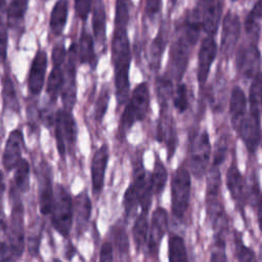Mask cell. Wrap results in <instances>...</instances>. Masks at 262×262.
<instances>
[{
	"mask_svg": "<svg viewBox=\"0 0 262 262\" xmlns=\"http://www.w3.org/2000/svg\"><path fill=\"white\" fill-rule=\"evenodd\" d=\"M112 63L114 66L116 98L118 106H123L129 98V70L131 48L127 34V26L114 25L111 43Z\"/></svg>",
	"mask_w": 262,
	"mask_h": 262,
	"instance_id": "cell-1",
	"label": "cell"
},
{
	"mask_svg": "<svg viewBox=\"0 0 262 262\" xmlns=\"http://www.w3.org/2000/svg\"><path fill=\"white\" fill-rule=\"evenodd\" d=\"M149 89L145 82L138 84L127 100V104L119 122V134L121 138L126 136L129 129L136 123L143 121L149 111Z\"/></svg>",
	"mask_w": 262,
	"mask_h": 262,
	"instance_id": "cell-2",
	"label": "cell"
},
{
	"mask_svg": "<svg viewBox=\"0 0 262 262\" xmlns=\"http://www.w3.org/2000/svg\"><path fill=\"white\" fill-rule=\"evenodd\" d=\"M9 200H12L10 220L7 225V238L10 260H17L25 250V228H24V205L18 196V190L11 185Z\"/></svg>",
	"mask_w": 262,
	"mask_h": 262,
	"instance_id": "cell-3",
	"label": "cell"
},
{
	"mask_svg": "<svg viewBox=\"0 0 262 262\" xmlns=\"http://www.w3.org/2000/svg\"><path fill=\"white\" fill-rule=\"evenodd\" d=\"M50 215L53 228L63 237H69L74 219V203L71 193L59 183L54 189V201Z\"/></svg>",
	"mask_w": 262,
	"mask_h": 262,
	"instance_id": "cell-4",
	"label": "cell"
},
{
	"mask_svg": "<svg viewBox=\"0 0 262 262\" xmlns=\"http://www.w3.org/2000/svg\"><path fill=\"white\" fill-rule=\"evenodd\" d=\"M54 138L57 152L64 159L67 150L75 148L78 136V127L72 111L59 108L54 116Z\"/></svg>",
	"mask_w": 262,
	"mask_h": 262,
	"instance_id": "cell-5",
	"label": "cell"
},
{
	"mask_svg": "<svg viewBox=\"0 0 262 262\" xmlns=\"http://www.w3.org/2000/svg\"><path fill=\"white\" fill-rule=\"evenodd\" d=\"M190 175L184 167H179L171 180V210L174 217L181 219L185 215L190 196Z\"/></svg>",
	"mask_w": 262,
	"mask_h": 262,
	"instance_id": "cell-6",
	"label": "cell"
},
{
	"mask_svg": "<svg viewBox=\"0 0 262 262\" xmlns=\"http://www.w3.org/2000/svg\"><path fill=\"white\" fill-rule=\"evenodd\" d=\"M77 62L78 50L77 44L72 43L67 54L64 66V83L60 93L63 108L72 111L77 101Z\"/></svg>",
	"mask_w": 262,
	"mask_h": 262,
	"instance_id": "cell-7",
	"label": "cell"
},
{
	"mask_svg": "<svg viewBox=\"0 0 262 262\" xmlns=\"http://www.w3.org/2000/svg\"><path fill=\"white\" fill-rule=\"evenodd\" d=\"M223 4L221 0H195L192 9L201 20L203 31L208 36L214 37L218 31Z\"/></svg>",
	"mask_w": 262,
	"mask_h": 262,
	"instance_id": "cell-8",
	"label": "cell"
},
{
	"mask_svg": "<svg viewBox=\"0 0 262 262\" xmlns=\"http://www.w3.org/2000/svg\"><path fill=\"white\" fill-rule=\"evenodd\" d=\"M38 194H39V208L42 215H50L53 201H54V189L52 185V174L51 169L46 163L42 161L38 169Z\"/></svg>",
	"mask_w": 262,
	"mask_h": 262,
	"instance_id": "cell-9",
	"label": "cell"
},
{
	"mask_svg": "<svg viewBox=\"0 0 262 262\" xmlns=\"http://www.w3.org/2000/svg\"><path fill=\"white\" fill-rule=\"evenodd\" d=\"M168 229V213L162 208L158 207L151 216L150 226L147 236V254L150 257H156L159 252L162 238Z\"/></svg>",
	"mask_w": 262,
	"mask_h": 262,
	"instance_id": "cell-10",
	"label": "cell"
},
{
	"mask_svg": "<svg viewBox=\"0 0 262 262\" xmlns=\"http://www.w3.org/2000/svg\"><path fill=\"white\" fill-rule=\"evenodd\" d=\"M211 155L209 134L205 130L194 140L190 150V169L195 177H202Z\"/></svg>",
	"mask_w": 262,
	"mask_h": 262,
	"instance_id": "cell-11",
	"label": "cell"
},
{
	"mask_svg": "<svg viewBox=\"0 0 262 262\" xmlns=\"http://www.w3.org/2000/svg\"><path fill=\"white\" fill-rule=\"evenodd\" d=\"M192 44L189 42L187 37L180 30L178 37L173 42L170 49V64L172 75L180 80L186 70V66L188 62L189 48Z\"/></svg>",
	"mask_w": 262,
	"mask_h": 262,
	"instance_id": "cell-12",
	"label": "cell"
},
{
	"mask_svg": "<svg viewBox=\"0 0 262 262\" xmlns=\"http://www.w3.org/2000/svg\"><path fill=\"white\" fill-rule=\"evenodd\" d=\"M241 34V21L236 13L227 11L222 19L221 33V53L225 57H229L233 52Z\"/></svg>",
	"mask_w": 262,
	"mask_h": 262,
	"instance_id": "cell-13",
	"label": "cell"
},
{
	"mask_svg": "<svg viewBox=\"0 0 262 262\" xmlns=\"http://www.w3.org/2000/svg\"><path fill=\"white\" fill-rule=\"evenodd\" d=\"M47 63L48 57L46 51L43 49H39L31 62L27 81L28 89L33 95H39L44 87Z\"/></svg>",
	"mask_w": 262,
	"mask_h": 262,
	"instance_id": "cell-14",
	"label": "cell"
},
{
	"mask_svg": "<svg viewBox=\"0 0 262 262\" xmlns=\"http://www.w3.org/2000/svg\"><path fill=\"white\" fill-rule=\"evenodd\" d=\"M25 146V139L23 130L16 128L12 130L5 142L3 156H2V165L6 171H11L15 169L21 158L23 148Z\"/></svg>",
	"mask_w": 262,
	"mask_h": 262,
	"instance_id": "cell-15",
	"label": "cell"
},
{
	"mask_svg": "<svg viewBox=\"0 0 262 262\" xmlns=\"http://www.w3.org/2000/svg\"><path fill=\"white\" fill-rule=\"evenodd\" d=\"M110 159V150L104 143L98 147L91 160V186L94 195H99L104 184V175Z\"/></svg>",
	"mask_w": 262,
	"mask_h": 262,
	"instance_id": "cell-16",
	"label": "cell"
},
{
	"mask_svg": "<svg viewBox=\"0 0 262 262\" xmlns=\"http://www.w3.org/2000/svg\"><path fill=\"white\" fill-rule=\"evenodd\" d=\"M261 62L260 51L257 43L251 42L247 46H243L236 55V66L238 71L247 78L254 77L259 72Z\"/></svg>",
	"mask_w": 262,
	"mask_h": 262,
	"instance_id": "cell-17",
	"label": "cell"
},
{
	"mask_svg": "<svg viewBox=\"0 0 262 262\" xmlns=\"http://www.w3.org/2000/svg\"><path fill=\"white\" fill-rule=\"evenodd\" d=\"M217 55V44L214 37H205L201 43L199 53H198V80L201 84L207 81L212 62L215 60Z\"/></svg>",
	"mask_w": 262,
	"mask_h": 262,
	"instance_id": "cell-18",
	"label": "cell"
},
{
	"mask_svg": "<svg viewBox=\"0 0 262 262\" xmlns=\"http://www.w3.org/2000/svg\"><path fill=\"white\" fill-rule=\"evenodd\" d=\"M260 121V114L250 112L249 115L245 117L239 130L237 131L250 152H254L256 150L261 139Z\"/></svg>",
	"mask_w": 262,
	"mask_h": 262,
	"instance_id": "cell-19",
	"label": "cell"
},
{
	"mask_svg": "<svg viewBox=\"0 0 262 262\" xmlns=\"http://www.w3.org/2000/svg\"><path fill=\"white\" fill-rule=\"evenodd\" d=\"M156 138L159 142H165L168 150V159L170 160L176 147V132L173 124V119L166 112H161V118L157 126Z\"/></svg>",
	"mask_w": 262,
	"mask_h": 262,
	"instance_id": "cell-20",
	"label": "cell"
},
{
	"mask_svg": "<svg viewBox=\"0 0 262 262\" xmlns=\"http://www.w3.org/2000/svg\"><path fill=\"white\" fill-rule=\"evenodd\" d=\"M247 110V99L244 91L241 87H233L230 98H229V114L230 120L233 128L236 132L239 130V127L246 117Z\"/></svg>",
	"mask_w": 262,
	"mask_h": 262,
	"instance_id": "cell-21",
	"label": "cell"
},
{
	"mask_svg": "<svg viewBox=\"0 0 262 262\" xmlns=\"http://www.w3.org/2000/svg\"><path fill=\"white\" fill-rule=\"evenodd\" d=\"M78 61L81 64L90 66L91 70L96 69L97 57L94 51V38L83 28L77 44Z\"/></svg>",
	"mask_w": 262,
	"mask_h": 262,
	"instance_id": "cell-22",
	"label": "cell"
},
{
	"mask_svg": "<svg viewBox=\"0 0 262 262\" xmlns=\"http://www.w3.org/2000/svg\"><path fill=\"white\" fill-rule=\"evenodd\" d=\"M92 211L91 201L86 190H83L76 196L74 214L76 213L77 221V234L81 235L87 227V223L90 219Z\"/></svg>",
	"mask_w": 262,
	"mask_h": 262,
	"instance_id": "cell-23",
	"label": "cell"
},
{
	"mask_svg": "<svg viewBox=\"0 0 262 262\" xmlns=\"http://www.w3.org/2000/svg\"><path fill=\"white\" fill-rule=\"evenodd\" d=\"M93 37L97 44L103 46L106 40V13L103 0H96L92 14Z\"/></svg>",
	"mask_w": 262,
	"mask_h": 262,
	"instance_id": "cell-24",
	"label": "cell"
},
{
	"mask_svg": "<svg viewBox=\"0 0 262 262\" xmlns=\"http://www.w3.org/2000/svg\"><path fill=\"white\" fill-rule=\"evenodd\" d=\"M262 0H257L245 18V31L252 42L257 43L261 32Z\"/></svg>",
	"mask_w": 262,
	"mask_h": 262,
	"instance_id": "cell-25",
	"label": "cell"
},
{
	"mask_svg": "<svg viewBox=\"0 0 262 262\" xmlns=\"http://www.w3.org/2000/svg\"><path fill=\"white\" fill-rule=\"evenodd\" d=\"M69 13L67 0H57L52 7L49 19V27L54 36H60L64 30Z\"/></svg>",
	"mask_w": 262,
	"mask_h": 262,
	"instance_id": "cell-26",
	"label": "cell"
},
{
	"mask_svg": "<svg viewBox=\"0 0 262 262\" xmlns=\"http://www.w3.org/2000/svg\"><path fill=\"white\" fill-rule=\"evenodd\" d=\"M64 83L63 64H53L46 82V93L51 102H55L60 96Z\"/></svg>",
	"mask_w": 262,
	"mask_h": 262,
	"instance_id": "cell-27",
	"label": "cell"
},
{
	"mask_svg": "<svg viewBox=\"0 0 262 262\" xmlns=\"http://www.w3.org/2000/svg\"><path fill=\"white\" fill-rule=\"evenodd\" d=\"M226 185L236 204H242L245 199L246 184L238 169L232 165L226 173Z\"/></svg>",
	"mask_w": 262,
	"mask_h": 262,
	"instance_id": "cell-28",
	"label": "cell"
},
{
	"mask_svg": "<svg viewBox=\"0 0 262 262\" xmlns=\"http://www.w3.org/2000/svg\"><path fill=\"white\" fill-rule=\"evenodd\" d=\"M167 44V29L162 26L151 42L149 48V67L150 69L157 71L161 66V60L163 53L165 51Z\"/></svg>",
	"mask_w": 262,
	"mask_h": 262,
	"instance_id": "cell-29",
	"label": "cell"
},
{
	"mask_svg": "<svg viewBox=\"0 0 262 262\" xmlns=\"http://www.w3.org/2000/svg\"><path fill=\"white\" fill-rule=\"evenodd\" d=\"M148 212L141 211L140 214L136 217L133 228H132V235L133 242L135 244L136 252L139 253L141 248L146 244L147 236H148V219H147Z\"/></svg>",
	"mask_w": 262,
	"mask_h": 262,
	"instance_id": "cell-30",
	"label": "cell"
},
{
	"mask_svg": "<svg viewBox=\"0 0 262 262\" xmlns=\"http://www.w3.org/2000/svg\"><path fill=\"white\" fill-rule=\"evenodd\" d=\"M1 87H2V98L3 107L11 112H19V103L17 100L14 84L11 78L5 74L1 77Z\"/></svg>",
	"mask_w": 262,
	"mask_h": 262,
	"instance_id": "cell-31",
	"label": "cell"
},
{
	"mask_svg": "<svg viewBox=\"0 0 262 262\" xmlns=\"http://www.w3.org/2000/svg\"><path fill=\"white\" fill-rule=\"evenodd\" d=\"M168 178V172L165 167V165L162 163L158 155H156V160H155V165L152 172L150 174V182H151V187H152V192L156 195H159L163 192L166 182Z\"/></svg>",
	"mask_w": 262,
	"mask_h": 262,
	"instance_id": "cell-32",
	"label": "cell"
},
{
	"mask_svg": "<svg viewBox=\"0 0 262 262\" xmlns=\"http://www.w3.org/2000/svg\"><path fill=\"white\" fill-rule=\"evenodd\" d=\"M30 164L26 159H21L15 167L13 185L19 192H27L30 189Z\"/></svg>",
	"mask_w": 262,
	"mask_h": 262,
	"instance_id": "cell-33",
	"label": "cell"
},
{
	"mask_svg": "<svg viewBox=\"0 0 262 262\" xmlns=\"http://www.w3.org/2000/svg\"><path fill=\"white\" fill-rule=\"evenodd\" d=\"M261 101H262V73L258 72L253 77V82L249 91V103L250 112L261 114Z\"/></svg>",
	"mask_w": 262,
	"mask_h": 262,
	"instance_id": "cell-34",
	"label": "cell"
},
{
	"mask_svg": "<svg viewBox=\"0 0 262 262\" xmlns=\"http://www.w3.org/2000/svg\"><path fill=\"white\" fill-rule=\"evenodd\" d=\"M168 258L171 262L187 261L186 248L183 238L175 233L170 234L168 239Z\"/></svg>",
	"mask_w": 262,
	"mask_h": 262,
	"instance_id": "cell-35",
	"label": "cell"
},
{
	"mask_svg": "<svg viewBox=\"0 0 262 262\" xmlns=\"http://www.w3.org/2000/svg\"><path fill=\"white\" fill-rule=\"evenodd\" d=\"M172 82L167 77H160L157 80V96L160 103V113L168 110V102L172 96Z\"/></svg>",
	"mask_w": 262,
	"mask_h": 262,
	"instance_id": "cell-36",
	"label": "cell"
},
{
	"mask_svg": "<svg viewBox=\"0 0 262 262\" xmlns=\"http://www.w3.org/2000/svg\"><path fill=\"white\" fill-rule=\"evenodd\" d=\"M29 0H11L7 7V21L9 26L23 20L27 9Z\"/></svg>",
	"mask_w": 262,
	"mask_h": 262,
	"instance_id": "cell-37",
	"label": "cell"
},
{
	"mask_svg": "<svg viewBox=\"0 0 262 262\" xmlns=\"http://www.w3.org/2000/svg\"><path fill=\"white\" fill-rule=\"evenodd\" d=\"M138 206H139L138 193L135 187L133 186V184L130 183L123 198V207H124L126 218H131L135 214Z\"/></svg>",
	"mask_w": 262,
	"mask_h": 262,
	"instance_id": "cell-38",
	"label": "cell"
},
{
	"mask_svg": "<svg viewBox=\"0 0 262 262\" xmlns=\"http://www.w3.org/2000/svg\"><path fill=\"white\" fill-rule=\"evenodd\" d=\"M112 236H113V242L115 244L117 251L121 255L128 254L129 241H128V234L126 233L125 227L119 223L114 225L112 227Z\"/></svg>",
	"mask_w": 262,
	"mask_h": 262,
	"instance_id": "cell-39",
	"label": "cell"
},
{
	"mask_svg": "<svg viewBox=\"0 0 262 262\" xmlns=\"http://www.w3.org/2000/svg\"><path fill=\"white\" fill-rule=\"evenodd\" d=\"M111 99V91L107 86H103L100 90V93L96 99L94 107V120L96 123H101L104 118V115L107 111V106Z\"/></svg>",
	"mask_w": 262,
	"mask_h": 262,
	"instance_id": "cell-40",
	"label": "cell"
},
{
	"mask_svg": "<svg viewBox=\"0 0 262 262\" xmlns=\"http://www.w3.org/2000/svg\"><path fill=\"white\" fill-rule=\"evenodd\" d=\"M219 166L212 165V168L209 173L208 186H207V199L209 201H214L217 199L220 191V173Z\"/></svg>",
	"mask_w": 262,
	"mask_h": 262,
	"instance_id": "cell-41",
	"label": "cell"
},
{
	"mask_svg": "<svg viewBox=\"0 0 262 262\" xmlns=\"http://www.w3.org/2000/svg\"><path fill=\"white\" fill-rule=\"evenodd\" d=\"M130 0H116L114 25L128 26Z\"/></svg>",
	"mask_w": 262,
	"mask_h": 262,
	"instance_id": "cell-42",
	"label": "cell"
},
{
	"mask_svg": "<svg viewBox=\"0 0 262 262\" xmlns=\"http://www.w3.org/2000/svg\"><path fill=\"white\" fill-rule=\"evenodd\" d=\"M173 104L179 113H183L188 107V95L185 84H179L176 88V92L173 99Z\"/></svg>",
	"mask_w": 262,
	"mask_h": 262,
	"instance_id": "cell-43",
	"label": "cell"
},
{
	"mask_svg": "<svg viewBox=\"0 0 262 262\" xmlns=\"http://www.w3.org/2000/svg\"><path fill=\"white\" fill-rule=\"evenodd\" d=\"M235 248H236V258L241 262H246V261H254L256 259L255 253L248 247H246L243 244V241L241 238V235L235 233Z\"/></svg>",
	"mask_w": 262,
	"mask_h": 262,
	"instance_id": "cell-44",
	"label": "cell"
},
{
	"mask_svg": "<svg viewBox=\"0 0 262 262\" xmlns=\"http://www.w3.org/2000/svg\"><path fill=\"white\" fill-rule=\"evenodd\" d=\"M92 3L93 0H74V6H75V12L77 16L85 21L92 9Z\"/></svg>",
	"mask_w": 262,
	"mask_h": 262,
	"instance_id": "cell-45",
	"label": "cell"
},
{
	"mask_svg": "<svg viewBox=\"0 0 262 262\" xmlns=\"http://www.w3.org/2000/svg\"><path fill=\"white\" fill-rule=\"evenodd\" d=\"M8 33L7 27L2 19H0V63L5 62L7 55Z\"/></svg>",
	"mask_w": 262,
	"mask_h": 262,
	"instance_id": "cell-46",
	"label": "cell"
},
{
	"mask_svg": "<svg viewBox=\"0 0 262 262\" xmlns=\"http://www.w3.org/2000/svg\"><path fill=\"white\" fill-rule=\"evenodd\" d=\"M226 151H227V141L224 137L219 138L215 150H214V158H213V165L219 166L220 164H222V162L225 159L226 156Z\"/></svg>",
	"mask_w": 262,
	"mask_h": 262,
	"instance_id": "cell-47",
	"label": "cell"
},
{
	"mask_svg": "<svg viewBox=\"0 0 262 262\" xmlns=\"http://www.w3.org/2000/svg\"><path fill=\"white\" fill-rule=\"evenodd\" d=\"M67 50L64 48L63 43H58L56 44L51 53V60L53 64H63L64 61L67 60Z\"/></svg>",
	"mask_w": 262,
	"mask_h": 262,
	"instance_id": "cell-48",
	"label": "cell"
},
{
	"mask_svg": "<svg viewBox=\"0 0 262 262\" xmlns=\"http://www.w3.org/2000/svg\"><path fill=\"white\" fill-rule=\"evenodd\" d=\"M5 191V182H4V175L3 172L0 170V229L6 231L8 223L5 219L4 208H3V195Z\"/></svg>",
	"mask_w": 262,
	"mask_h": 262,
	"instance_id": "cell-49",
	"label": "cell"
},
{
	"mask_svg": "<svg viewBox=\"0 0 262 262\" xmlns=\"http://www.w3.org/2000/svg\"><path fill=\"white\" fill-rule=\"evenodd\" d=\"M162 0H145L144 3V13L147 17L152 18L156 16L161 9Z\"/></svg>",
	"mask_w": 262,
	"mask_h": 262,
	"instance_id": "cell-50",
	"label": "cell"
},
{
	"mask_svg": "<svg viewBox=\"0 0 262 262\" xmlns=\"http://www.w3.org/2000/svg\"><path fill=\"white\" fill-rule=\"evenodd\" d=\"M40 233H37V231L34 234H30L28 245H29V252L30 255L35 257L39 253V245H40Z\"/></svg>",
	"mask_w": 262,
	"mask_h": 262,
	"instance_id": "cell-51",
	"label": "cell"
},
{
	"mask_svg": "<svg viewBox=\"0 0 262 262\" xmlns=\"http://www.w3.org/2000/svg\"><path fill=\"white\" fill-rule=\"evenodd\" d=\"M113 244L111 242H104L101 245L99 252V260L100 261H113Z\"/></svg>",
	"mask_w": 262,
	"mask_h": 262,
	"instance_id": "cell-52",
	"label": "cell"
},
{
	"mask_svg": "<svg viewBox=\"0 0 262 262\" xmlns=\"http://www.w3.org/2000/svg\"><path fill=\"white\" fill-rule=\"evenodd\" d=\"M76 253H77L76 247L72 244V242H69L64 249V258L67 260H71L76 255Z\"/></svg>",
	"mask_w": 262,
	"mask_h": 262,
	"instance_id": "cell-53",
	"label": "cell"
},
{
	"mask_svg": "<svg viewBox=\"0 0 262 262\" xmlns=\"http://www.w3.org/2000/svg\"><path fill=\"white\" fill-rule=\"evenodd\" d=\"M218 250L216 252L212 253L211 256V261H226L227 258L224 254V249L222 248H217Z\"/></svg>",
	"mask_w": 262,
	"mask_h": 262,
	"instance_id": "cell-54",
	"label": "cell"
},
{
	"mask_svg": "<svg viewBox=\"0 0 262 262\" xmlns=\"http://www.w3.org/2000/svg\"><path fill=\"white\" fill-rule=\"evenodd\" d=\"M257 216H258V224L260 227V230L262 231V194L258 199L257 203Z\"/></svg>",
	"mask_w": 262,
	"mask_h": 262,
	"instance_id": "cell-55",
	"label": "cell"
},
{
	"mask_svg": "<svg viewBox=\"0 0 262 262\" xmlns=\"http://www.w3.org/2000/svg\"><path fill=\"white\" fill-rule=\"evenodd\" d=\"M5 1H6V0H0V8H2V7L4 6V4H5Z\"/></svg>",
	"mask_w": 262,
	"mask_h": 262,
	"instance_id": "cell-56",
	"label": "cell"
},
{
	"mask_svg": "<svg viewBox=\"0 0 262 262\" xmlns=\"http://www.w3.org/2000/svg\"><path fill=\"white\" fill-rule=\"evenodd\" d=\"M177 1L178 0H170V2H171V4L174 6V5H176V3H177Z\"/></svg>",
	"mask_w": 262,
	"mask_h": 262,
	"instance_id": "cell-57",
	"label": "cell"
},
{
	"mask_svg": "<svg viewBox=\"0 0 262 262\" xmlns=\"http://www.w3.org/2000/svg\"><path fill=\"white\" fill-rule=\"evenodd\" d=\"M232 2H236V1H238V0H231Z\"/></svg>",
	"mask_w": 262,
	"mask_h": 262,
	"instance_id": "cell-58",
	"label": "cell"
},
{
	"mask_svg": "<svg viewBox=\"0 0 262 262\" xmlns=\"http://www.w3.org/2000/svg\"><path fill=\"white\" fill-rule=\"evenodd\" d=\"M261 106H262V101H261Z\"/></svg>",
	"mask_w": 262,
	"mask_h": 262,
	"instance_id": "cell-59",
	"label": "cell"
}]
</instances>
